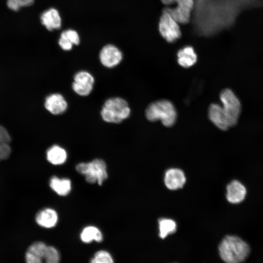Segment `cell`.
<instances>
[{"instance_id":"obj_1","label":"cell","mask_w":263,"mask_h":263,"mask_svg":"<svg viewBox=\"0 0 263 263\" xmlns=\"http://www.w3.org/2000/svg\"><path fill=\"white\" fill-rule=\"evenodd\" d=\"M221 258L227 263H239L248 257L250 248L248 244L234 235L225 236L218 247Z\"/></svg>"},{"instance_id":"obj_2","label":"cell","mask_w":263,"mask_h":263,"mask_svg":"<svg viewBox=\"0 0 263 263\" xmlns=\"http://www.w3.org/2000/svg\"><path fill=\"white\" fill-rule=\"evenodd\" d=\"M146 118L150 122L160 120L167 127L173 126L177 114L174 105L167 99H161L150 103L145 110Z\"/></svg>"},{"instance_id":"obj_3","label":"cell","mask_w":263,"mask_h":263,"mask_svg":"<svg viewBox=\"0 0 263 263\" xmlns=\"http://www.w3.org/2000/svg\"><path fill=\"white\" fill-rule=\"evenodd\" d=\"M102 119L108 123H119L126 119L131 114L128 102L120 97L108 99L100 112Z\"/></svg>"},{"instance_id":"obj_4","label":"cell","mask_w":263,"mask_h":263,"mask_svg":"<svg viewBox=\"0 0 263 263\" xmlns=\"http://www.w3.org/2000/svg\"><path fill=\"white\" fill-rule=\"evenodd\" d=\"M75 169L85 176L86 180L89 183L97 182L102 185L108 178L106 164L101 159H95L88 163H80L76 166Z\"/></svg>"},{"instance_id":"obj_5","label":"cell","mask_w":263,"mask_h":263,"mask_svg":"<svg viewBox=\"0 0 263 263\" xmlns=\"http://www.w3.org/2000/svg\"><path fill=\"white\" fill-rule=\"evenodd\" d=\"M220 99L229 128L235 126L238 123L242 111L239 99L233 92L228 88L224 89L221 92Z\"/></svg>"},{"instance_id":"obj_6","label":"cell","mask_w":263,"mask_h":263,"mask_svg":"<svg viewBox=\"0 0 263 263\" xmlns=\"http://www.w3.org/2000/svg\"><path fill=\"white\" fill-rule=\"evenodd\" d=\"M167 6L164 10L168 12L180 24H187L190 20L195 6L194 0H161Z\"/></svg>"},{"instance_id":"obj_7","label":"cell","mask_w":263,"mask_h":263,"mask_svg":"<svg viewBox=\"0 0 263 263\" xmlns=\"http://www.w3.org/2000/svg\"><path fill=\"white\" fill-rule=\"evenodd\" d=\"M158 30L161 36L169 43L176 41L181 36L179 23L164 9L160 18Z\"/></svg>"},{"instance_id":"obj_8","label":"cell","mask_w":263,"mask_h":263,"mask_svg":"<svg viewBox=\"0 0 263 263\" xmlns=\"http://www.w3.org/2000/svg\"><path fill=\"white\" fill-rule=\"evenodd\" d=\"M94 82V77L89 72L80 71L75 75L72 87L77 94L87 96L93 90Z\"/></svg>"},{"instance_id":"obj_9","label":"cell","mask_w":263,"mask_h":263,"mask_svg":"<svg viewBox=\"0 0 263 263\" xmlns=\"http://www.w3.org/2000/svg\"><path fill=\"white\" fill-rule=\"evenodd\" d=\"M99 57L100 62L104 66L113 68L120 63L123 55L116 46L108 44L102 48Z\"/></svg>"},{"instance_id":"obj_10","label":"cell","mask_w":263,"mask_h":263,"mask_svg":"<svg viewBox=\"0 0 263 263\" xmlns=\"http://www.w3.org/2000/svg\"><path fill=\"white\" fill-rule=\"evenodd\" d=\"M44 106L46 110L52 114L58 115L65 112L68 104L62 94L54 93L46 97Z\"/></svg>"},{"instance_id":"obj_11","label":"cell","mask_w":263,"mask_h":263,"mask_svg":"<svg viewBox=\"0 0 263 263\" xmlns=\"http://www.w3.org/2000/svg\"><path fill=\"white\" fill-rule=\"evenodd\" d=\"M186 181V176L183 171L179 169H170L165 172L164 183L169 189L176 190L182 188Z\"/></svg>"},{"instance_id":"obj_12","label":"cell","mask_w":263,"mask_h":263,"mask_svg":"<svg viewBox=\"0 0 263 263\" xmlns=\"http://www.w3.org/2000/svg\"><path fill=\"white\" fill-rule=\"evenodd\" d=\"M246 194L245 186L239 181L234 180L226 186V199L231 204H238L244 199Z\"/></svg>"},{"instance_id":"obj_13","label":"cell","mask_w":263,"mask_h":263,"mask_svg":"<svg viewBox=\"0 0 263 263\" xmlns=\"http://www.w3.org/2000/svg\"><path fill=\"white\" fill-rule=\"evenodd\" d=\"M47 245L42 242H36L27 248L25 254L27 263H41L45 254Z\"/></svg>"},{"instance_id":"obj_14","label":"cell","mask_w":263,"mask_h":263,"mask_svg":"<svg viewBox=\"0 0 263 263\" xmlns=\"http://www.w3.org/2000/svg\"><path fill=\"white\" fill-rule=\"evenodd\" d=\"M209 120L220 130L226 131L229 127L222 107L217 103L211 104L208 109Z\"/></svg>"},{"instance_id":"obj_15","label":"cell","mask_w":263,"mask_h":263,"mask_svg":"<svg viewBox=\"0 0 263 263\" xmlns=\"http://www.w3.org/2000/svg\"><path fill=\"white\" fill-rule=\"evenodd\" d=\"M40 21L43 25L49 31L59 29L62 20L59 12L54 8L44 11L40 16Z\"/></svg>"},{"instance_id":"obj_16","label":"cell","mask_w":263,"mask_h":263,"mask_svg":"<svg viewBox=\"0 0 263 263\" xmlns=\"http://www.w3.org/2000/svg\"><path fill=\"white\" fill-rule=\"evenodd\" d=\"M35 220L37 224L41 227L52 228L57 223L58 214L54 209L46 208L36 214Z\"/></svg>"},{"instance_id":"obj_17","label":"cell","mask_w":263,"mask_h":263,"mask_svg":"<svg viewBox=\"0 0 263 263\" xmlns=\"http://www.w3.org/2000/svg\"><path fill=\"white\" fill-rule=\"evenodd\" d=\"M177 56L178 64L185 68L192 67L197 61V56L194 48L189 45L179 50Z\"/></svg>"},{"instance_id":"obj_18","label":"cell","mask_w":263,"mask_h":263,"mask_svg":"<svg viewBox=\"0 0 263 263\" xmlns=\"http://www.w3.org/2000/svg\"><path fill=\"white\" fill-rule=\"evenodd\" d=\"M46 158L49 162L54 165L63 164L67 160L66 150L57 145L50 147L46 152Z\"/></svg>"},{"instance_id":"obj_19","label":"cell","mask_w":263,"mask_h":263,"mask_svg":"<svg viewBox=\"0 0 263 263\" xmlns=\"http://www.w3.org/2000/svg\"><path fill=\"white\" fill-rule=\"evenodd\" d=\"M50 188L60 196H66L71 190V181L69 179H60L56 176L52 177L50 181Z\"/></svg>"},{"instance_id":"obj_20","label":"cell","mask_w":263,"mask_h":263,"mask_svg":"<svg viewBox=\"0 0 263 263\" xmlns=\"http://www.w3.org/2000/svg\"><path fill=\"white\" fill-rule=\"evenodd\" d=\"M81 240L85 243H89L93 241L101 242L103 240V235L100 230L94 226L85 227L80 235Z\"/></svg>"},{"instance_id":"obj_21","label":"cell","mask_w":263,"mask_h":263,"mask_svg":"<svg viewBox=\"0 0 263 263\" xmlns=\"http://www.w3.org/2000/svg\"><path fill=\"white\" fill-rule=\"evenodd\" d=\"M159 237L162 239L165 238L169 234H172L176 231V224L175 222L170 219L160 218L158 220Z\"/></svg>"},{"instance_id":"obj_22","label":"cell","mask_w":263,"mask_h":263,"mask_svg":"<svg viewBox=\"0 0 263 263\" xmlns=\"http://www.w3.org/2000/svg\"><path fill=\"white\" fill-rule=\"evenodd\" d=\"M90 262L92 263H112L113 260L108 252L100 250L95 253Z\"/></svg>"},{"instance_id":"obj_23","label":"cell","mask_w":263,"mask_h":263,"mask_svg":"<svg viewBox=\"0 0 263 263\" xmlns=\"http://www.w3.org/2000/svg\"><path fill=\"white\" fill-rule=\"evenodd\" d=\"M43 260L47 263H57L60 260V255L55 247L47 245Z\"/></svg>"},{"instance_id":"obj_24","label":"cell","mask_w":263,"mask_h":263,"mask_svg":"<svg viewBox=\"0 0 263 263\" xmlns=\"http://www.w3.org/2000/svg\"><path fill=\"white\" fill-rule=\"evenodd\" d=\"M35 0H7L8 7L14 11H18L22 7H27L32 5Z\"/></svg>"},{"instance_id":"obj_25","label":"cell","mask_w":263,"mask_h":263,"mask_svg":"<svg viewBox=\"0 0 263 263\" xmlns=\"http://www.w3.org/2000/svg\"><path fill=\"white\" fill-rule=\"evenodd\" d=\"M60 37L65 38L73 45H78L80 42L78 34L76 31L73 29H67L63 31Z\"/></svg>"},{"instance_id":"obj_26","label":"cell","mask_w":263,"mask_h":263,"mask_svg":"<svg viewBox=\"0 0 263 263\" xmlns=\"http://www.w3.org/2000/svg\"><path fill=\"white\" fill-rule=\"evenodd\" d=\"M11 149L9 143H0V161L7 159L11 154Z\"/></svg>"},{"instance_id":"obj_27","label":"cell","mask_w":263,"mask_h":263,"mask_svg":"<svg viewBox=\"0 0 263 263\" xmlns=\"http://www.w3.org/2000/svg\"><path fill=\"white\" fill-rule=\"evenodd\" d=\"M10 141L11 137L8 132L4 127L0 125V143H10Z\"/></svg>"},{"instance_id":"obj_28","label":"cell","mask_w":263,"mask_h":263,"mask_svg":"<svg viewBox=\"0 0 263 263\" xmlns=\"http://www.w3.org/2000/svg\"><path fill=\"white\" fill-rule=\"evenodd\" d=\"M58 44L61 48L64 51L71 50L74 45L71 42L61 37L58 39Z\"/></svg>"}]
</instances>
